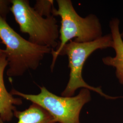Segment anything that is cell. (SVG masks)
I'll return each instance as SVG.
<instances>
[{"mask_svg":"<svg viewBox=\"0 0 123 123\" xmlns=\"http://www.w3.org/2000/svg\"><path fill=\"white\" fill-rule=\"evenodd\" d=\"M11 0H0V18L6 20L7 14L10 11Z\"/></svg>","mask_w":123,"mask_h":123,"instance_id":"cell-10","label":"cell"},{"mask_svg":"<svg viewBox=\"0 0 123 123\" xmlns=\"http://www.w3.org/2000/svg\"><path fill=\"white\" fill-rule=\"evenodd\" d=\"M113 41L111 34L103 36L100 38L88 43H80L71 40L63 47L60 55H67L70 69L69 79L66 87L62 92L63 97H73L77 89L87 88L97 92L107 99H116L120 97H111L106 95L101 88L92 87L87 84L82 77L83 68L88 57L98 49L112 48Z\"/></svg>","mask_w":123,"mask_h":123,"instance_id":"cell-3","label":"cell"},{"mask_svg":"<svg viewBox=\"0 0 123 123\" xmlns=\"http://www.w3.org/2000/svg\"><path fill=\"white\" fill-rule=\"evenodd\" d=\"M121 37L122 38V39H123V31H122V32L121 33Z\"/></svg>","mask_w":123,"mask_h":123,"instance_id":"cell-12","label":"cell"},{"mask_svg":"<svg viewBox=\"0 0 123 123\" xmlns=\"http://www.w3.org/2000/svg\"><path fill=\"white\" fill-rule=\"evenodd\" d=\"M0 39L6 47L3 52L8 62L6 74L9 77L21 76L28 71L37 69L45 56L53 49L24 39L1 18Z\"/></svg>","mask_w":123,"mask_h":123,"instance_id":"cell-1","label":"cell"},{"mask_svg":"<svg viewBox=\"0 0 123 123\" xmlns=\"http://www.w3.org/2000/svg\"><path fill=\"white\" fill-rule=\"evenodd\" d=\"M14 116L18 119L17 123H57L47 110L34 103L25 110L16 111ZM0 123L5 122L0 119Z\"/></svg>","mask_w":123,"mask_h":123,"instance_id":"cell-8","label":"cell"},{"mask_svg":"<svg viewBox=\"0 0 123 123\" xmlns=\"http://www.w3.org/2000/svg\"><path fill=\"white\" fill-rule=\"evenodd\" d=\"M119 21L114 18L110 21V26L113 41V48L116 55L114 57L108 56L102 58L106 65L112 66L116 68V76L120 84H123V40L119 29Z\"/></svg>","mask_w":123,"mask_h":123,"instance_id":"cell-7","label":"cell"},{"mask_svg":"<svg viewBox=\"0 0 123 123\" xmlns=\"http://www.w3.org/2000/svg\"><path fill=\"white\" fill-rule=\"evenodd\" d=\"M3 55V49H0V58Z\"/></svg>","mask_w":123,"mask_h":123,"instance_id":"cell-11","label":"cell"},{"mask_svg":"<svg viewBox=\"0 0 123 123\" xmlns=\"http://www.w3.org/2000/svg\"><path fill=\"white\" fill-rule=\"evenodd\" d=\"M37 94H27L12 89L11 93L42 107L53 116L57 123H80L79 114L82 108L91 100L90 90L83 88L74 97L59 96L44 86Z\"/></svg>","mask_w":123,"mask_h":123,"instance_id":"cell-5","label":"cell"},{"mask_svg":"<svg viewBox=\"0 0 123 123\" xmlns=\"http://www.w3.org/2000/svg\"><path fill=\"white\" fill-rule=\"evenodd\" d=\"M11 3L10 11L20 31L28 35L29 41L52 49L57 48L59 30L54 16L43 17L27 0H11Z\"/></svg>","mask_w":123,"mask_h":123,"instance_id":"cell-4","label":"cell"},{"mask_svg":"<svg viewBox=\"0 0 123 123\" xmlns=\"http://www.w3.org/2000/svg\"><path fill=\"white\" fill-rule=\"evenodd\" d=\"M7 66L8 62L3 53L0 58V119L5 122L12 120L15 112L17 110L16 106L22 104L20 98L14 97L6 88L4 74Z\"/></svg>","mask_w":123,"mask_h":123,"instance_id":"cell-6","label":"cell"},{"mask_svg":"<svg viewBox=\"0 0 123 123\" xmlns=\"http://www.w3.org/2000/svg\"><path fill=\"white\" fill-rule=\"evenodd\" d=\"M53 0H38L36 1L34 8L41 16L47 18L53 15Z\"/></svg>","mask_w":123,"mask_h":123,"instance_id":"cell-9","label":"cell"},{"mask_svg":"<svg viewBox=\"0 0 123 123\" xmlns=\"http://www.w3.org/2000/svg\"><path fill=\"white\" fill-rule=\"evenodd\" d=\"M58 8H54L53 16H59L61 26L59 29L60 43L56 50H52L51 69L53 71L57 57L63 47L71 40L84 43L90 42L103 36V31L99 19L90 14L85 18L80 16L76 12L70 0H57Z\"/></svg>","mask_w":123,"mask_h":123,"instance_id":"cell-2","label":"cell"}]
</instances>
